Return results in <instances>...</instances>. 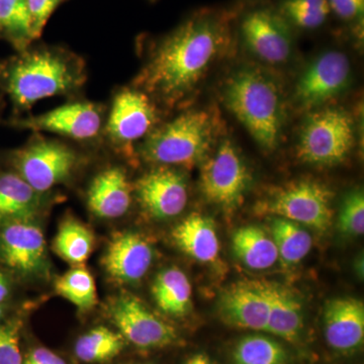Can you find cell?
<instances>
[{
  "label": "cell",
  "instance_id": "obj_1",
  "mask_svg": "<svg viewBox=\"0 0 364 364\" xmlns=\"http://www.w3.org/2000/svg\"><path fill=\"white\" fill-rule=\"evenodd\" d=\"M227 40L223 16L210 13L193 16L163 41L136 85L146 95L176 104L195 90Z\"/></svg>",
  "mask_w": 364,
  "mask_h": 364
},
{
  "label": "cell",
  "instance_id": "obj_2",
  "mask_svg": "<svg viewBox=\"0 0 364 364\" xmlns=\"http://www.w3.org/2000/svg\"><path fill=\"white\" fill-rule=\"evenodd\" d=\"M225 100L260 147L274 150L282 128L279 90L272 80L255 70L235 74L228 82Z\"/></svg>",
  "mask_w": 364,
  "mask_h": 364
},
{
  "label": "cell",
  "instance_id": "obj_3",
  "mask_svg": "<svg viewBox=\"0 0 364 364\" xmlns=\"http://www.w3.org/2000/svg\"><path fill=\"white\" fill-rule=\"evenodd\" d=\"M82 81V69L75 61L58 51L42 49L28 53L14 64L7 88L14 104L28 107L75 90Z\"/></svg>",
  "mask_w": 364,
  "mask_h": 364
},
{
  "label": "cell",
  "instance_id": "obj_4",
  "mask_svg": "<svg viewBox=\"0 0 364 364\" xmlns=\"http://www.w3.org/2000/svg\"><path fill=\"white\" fill-rule=\"evenodd\" d=\"M214 119L205 111H191L151 134L142 147L147 161L191 167L202 161L214 138Z\"/></svg>",
  "mask_w": 364,
  "mask_h": 364
},
{
  "label": "cell",
  "instance_id": "obj_5",
  "mask_svg": "<svg viewBox=\"0 0 364 364\" xmlns=\"http://www.w3.org/2000/svg\"><path fill=\"white\" fill-rule=\"evenodd\" d=\"M354 140L353 119L346 112L321 109L311 114L301 128L298 156L309 164L332 166L350 154Z\"/></svg>",
  "mask_w": 364,
  "mask_h": 364
},
{
  "label": "cell",
  "instance_id": "obj_6",
  "mask_svg": "<svg viewBox=\"0 0 364 364\" xmlns=\"http://www.w3.org/2000/svg\"><path fill=\"white\" fill-rule=\"evenodd\" d=\"M332 191L310 179L287 183L259 203L257 212L325 232L332 224Z\"/></svg>",
  "mask_w": 364,
  "mask_h": 364
},
{
  "label": "cell",
  "instance_id": "obj_7",
  "mask_svg": "<svg viewBox=\"0 0 364 364\" xmlns=\"http://www.w3.org/2000/svg\"><path fill=\"white\" fill-rule=\"evenodd\" d=\"M250 174L231 141H224L214 156L200 169V186L205 200L224 210H234L243 203Z\"/></svg>",
  "mask_w": 364,
  "mask_h": 364
},
{
  "label": "cell",
  "instance_id": "obj_8",
  "mask_svg": "<svg viewBox=\"0 0 364 364\" xmlns=\"http://www.w3.org/2000/svg\"><path fill=\"white\" fill-rule=\"evenodd\" d=\"M109 313L122 336L140 348H161L177 341L176 329L131 294L112 299Z\"/></svg>",
  "mask_w": 364,
  "mask_h": 364
},
{
  "label": "cell",
  "instance_id": "obj_9",
  "mask_svg": "<svg viewBox=\"0 0 364 364\" xmlns=\"http://www.w3.org/2000/svg\"><path fill=\"white\" fill-rule=\"evenodd\" d=\"M77 158L74 151L55 141L39 140L18 151L16 157L20 176L37 193H44L73 171Z\"/></svg>",
  "mask_w": 364,
  "mask_h": 364
},
{
  "label": "cell",
  "instance_id": "obj_10",
  "mask_svg": "<svg viewBox=\"0 0 364 364\" xmlns=\"http://www.w3.org/2000/svg\"><path fill=\"white\" fill-rule=\"evenodd\" d=\"M350 75V61L346 55L337 51L326 52L299 78L294 100L303 109H315L344 91Z\"/></svg>",
  "mask_w": 364,
  "mask_h": 364
},
{
  "label": "cell",
  "instance_id": "obj_11",
  "mask_svg": "<svg viewBox=\"0 0 364 364\" xmlns=\"http://www.w3.org/2000/svg\"><path fill=\"white\" fill-rule=\"evenodd\" d=\"M139 202L151 215L169 219L181 214L188 203V184L181 172L170 168L155 169L136 183Z\"/></svg>",
  "mask_w": 364,
  "mask_h": 364
},
{
  "label": "cell",
  "instance_id": "obj_12",
  "mask_svg": "<svg viewBox=\"0 0 364 364\" xmlns=\"http://www.w3.org/2000/svg\"><path fill=\"white\" fill-rule=\"evenodd\" d=\"M156 123V111L146 93L123 90L114 97L107 130L116 143L134 142L147 135Z\"/></svg>",
  "mask_w": 364,
  "mask_h": 364
},
{
  "label": "cell",
  "instance_id": "obj_13",
  "mask_svg": "<svg viewBox=\"0 0 364 364\" xmlns=\"http://www.w3.org/2000/svg\"><path fill=\"white\" fill-rule=\"evenodd\" d=\"M0 254L9 267L23 273H36L45 267L44 234L32 220L4 225L0 232Z\"/></svg>",
  "mask_w": 364,
  "mask_h": 364
},
{
  "label": "cell",
  "instance_id": "obj_14",
  "mask_svg": "<svg viewBox=\"0 0 364 364\" xmlns=\"http://www.w3.org/2000/svg\"><path fill=\"white\" fill-rule=\"evenodd\" d=\"M222 320L232 327L265 331L268 303L259 282H240L225 289L219 299Z\"/></svg>",
  "mask_w": 364,
  "mask_h": 364
},
{
  "label": "cell",
  "instance_id": "obj_15",
  "mask_svg": "<svg viewBox=\"0 0 364 364\" xmlns=\"http://www.w3.org/2000/svg\"><path fill=\"white\" fill-rule=\"evenodd\" d=\"M244 40L260 59L279 64L291 54V41L286 21L269 11L248 14L242 23Z\"/></svg>",
  "mask_w": 364,
  "mask_h": 364
},
{
  "label": "cell",
  "instance_id": "obj_16",
  "mask_svg": "<svg viewBox=\"0 0 364 364\" xmlns=\"http://www.w3.org/2000/svg\"><path fill=\"white\" fill-rule=\"evenodd\" d=\"M21 126L31 130L59 134L75 140H87L100 132L102 114L90 102H73L26 119L21 122Z\"/></svg>",
  "mask_w": 364,
  "mask_h": 364
},
{
  "label": "cell",
  "instance_id": "obj_17",
  "mask_svg": "<svg viewBox=\"0 0 364 364\" xmlns=\"http://www.w3.org/2000/svg\"><path fill=\"white\" fill-rule=\"evenodd\" d=\"M153 261L149 242L133 232L117 234L104 256V267L114 279L133 284L145 277Z\"/></svg>",
  "mask_w": 364,
  "mask_h": 364
},
{
  "label": "cell",
  "instance_id": "obj_18",
  "mask_svg": "<svg viewBox=\"0 0 364 364\" xmlns=\"http://www.w3.org/2000/svg\"><path fill=\"white\" fill-rule=\"evenodd\" d=\"M326 341L334 350L352 352L364 339V305L353 298L329 301L324 311Z\"/></svg>",
  "mask_w": 364,
  "mask_h": 364
},
{
  "label": "cell",
  "instance_id": "obj_19",
  "mask_svg": "<svg viewBox=\"0 0 364 364\" xmlns=\"http://www.w3.org/2000/svg\"><path fill=\"white\" fill-rule=\"evenodd\" d=\"M268 303L267 332L296 343L304 327L301 301L287 287L272 282H259Z\"/></svg>",
  "mask_w": 364,
  "mask_h": 364
},
{
  "label": "cell",
  "instance_id": "obj_20",
  "mask_svg": "<svg viewBox=\"0 0 364 364\" xmlns=\"http://www.w3.org/2000/svg\"><path fill=\"white\" fill-rule=\"evenodd\" d=\"M131 183L123 170L112 167L100 172L91 182L87 203L91 212L105 219H116L128 212Z\"/></svg>",
  "mask_w": 364,
  "mask_h": 364
},
{
  "label": "cell",
  "instance_id": "obj_21",
  "mask_svg": "<svg viewBox=\"0 0 364 364\" xmlns=\"http://www.w3.org/2000/svg\"><path fill=\"white\" fill-rule=\"evenodd\" d=\"M172 238L181 251L202 263L219 257L220 242L214 223L200 214L188 215L172 232Z\"/></svg>",
  "mask_w": 364,
  "mask_h": 364
},
{
  "label": "cell",
  "instance_id": "obj_22",
  "mask_svg": "<svg viewBox=\"0 0 364 364\" xmlns=\"http://www.w3.org/2000/svg\"><path fill=\"white\" fill-rule=\"evenodd\" d=\"M38 193L20 176L0 173V225L32 220L40 205Z\"/></svg>",
  "mask_w": 364,
  "mask_h": 364
},
{
  "label": "cell",
  "instance_id": "obj_23",
  "mask_svg": "<svg viewBox=\"0 0 364 364\" xmlns=\"http://www.w3.org/2000/svg\"><path fill=\"white\" fill-rule=\"evenodd\" d=\"M232 247L235 255L251 269H268L279 260L272 237L256 226L237 230L232 239Z\"/></svg>",
  "mask_w": 364,
  "mask_h": 364
},
{
  "label": "cell",
  "instance_id": "obj_24",
  "mask_svg": "<svg viewBox=\"0 0 364 364\" xmlns=\"http://www.w3.org/2000/svg\"><path fill=\"white\" fill-rule=\"evenodd\" d=\"M157 306L168 315H186L191 306V284L186 273L176 267L163 270L157 275L152 287Z\"/></svg>",
  "mask_w": 364,
  "mask_h": 364
},
{
  "label": "cell",
  "instance_id": "obj_25",
  "mask_svg": "<svg viewBox=\"0 0 364 364\" xmlns=\"http://www.w3.org/2000/svg\"><path fill=\"white\" fill-rule=\"evenodd\" d=\"M272 233L279 259L287 267L298 264L310 253L313 239L301 225L275 217L272 224Z\"/></svg>",
  "mask_w": 364,
  "mask_h": 364
},
{
  "label": "cell",
  "instance_id": "obj_26",
  "mask_svg": "<svg viewBox=\"0 0 364 364\" xmlns=\"http://www.w3.org/2000/svg\"><path fill=\"white\" fill-rule=\"evenodd\" d=\"M95 237L82 223L74 219L65 220L59 228L54 241L56 252L74 265H81L92 253Z\"/></svg>",
  "mask_w": 364,
  "mask_h": 364
},
{
  "label": "cell",
  "instance_id": "obj_27",
  "mask_svg": "<svg viewBox=\"0 0 364 364\" xmlns=\"http://www.w3.org/2000/svg\"><path fill=\"white\" fill-rule=\"evenodd\" d=\"M289 355L279 342L264 335H248L235 346L234 364H287Z\"/></svg>",
  "mask_w": 364,
  "mask_h": 364
},
{
  "label": "cell",
  "instance_id": "obj_28",
  "mask_svg": "<svg viewBox=\"0 0 364 364\" xmlns=\"http://www.w3.org/2000/svg\"><path fill=\"white\" fill-rule=\"evenodd\" d=\"M124 337L109 328L97 327L82 335L75 344V354L83 363H95L114 358L124 348Z\"/></svg>",
  "mask_w": 364,
  "mask_h": 364
},
{
  "label": "cell",
  "instance_id": "obj_29",
  "mask_svg": "<svg viewBox=\"0 0 364 364\" xmlns=\"http://www.w3.org/2000/svg\"><path fill=\"white\" fill-rule=\"evenodd\" d=\"M57 294L80 310H90L97 305V294L95 279L83 267H76L64 273L55 284Z\"/></svg>",
  "mask_w": 364,
  "mask_h": 364
},
{
  "label": "cell",
  "instance_id": "obj_30",
  "mask_svg": "<svg viewBox=\"0 0 364 364\" xmlns=\"http://www.w3.org/2000/svg\"><path fill=\"white\" fill-rule=\"evenodd\" d=\"M0 26L20 44L33 40L26 0H0Z\"/></svg>",
  "mask_w": 364,
  "mask_h": 364
},
{
  "label": "cell",
  "instance_id": "obj_31",
  "mask_svg": "<svg viewBox=\"0 0 364 364\" xmlns=\"http://www.w3.org/2000/svg\"><path fill=\"white\" fill-rule=\"evenodd\" d=\"M339 229L348 236L358 237L364 232V196L361 191H352L345 196L340 208Z\"/></svg>",
  "mask_w": 364,
  "mask_h": 364
},
{
  "label": "cell",
  "instance_id": "obj_32",
  "mask_svg": "<svg viewBox=\"0 0 364 364\" xmlns=\"http://www.w3.org/2000/svg\"><path fill=\"white\" fill-rule=\"evenodd\" d=\"M16 325L0 326V364H23Z\"/></svg>",
  "mask_w": 364,
  "mask_h": 364
},
{
  "label": "cell",
  "instance_id": "obj_33",
  "mask_svg": "<svg viewBox=\"0 0 364 364\" xmlns=\"http://www.w3.org/2000/svg\"><path fill=\"white\" fill-rule=\"evenodd\" d=\"M61 0H26L33 40L37 39L44 30L50 16L59 6Z\"/></svg>",
  "mask_w": 364,
  "mask_h": 364
},
{
  "label": "cell",
  "instance_id": "obj_34",
  "mask_svg": "<svg viewBox=\"0 0 364 364\" xmlns=\"http://www.w3.org/2000/svg\"><path fill=\"white\" fill-rule=\"evenodd\" d=\"M330 9L344 20H353L363 16L364 0H328Z\"/></svg>",
  "mask_w": 364,
  "mask_h": 364
},
{
  "label": "cell",
  "instance_id": "obj_35",
  "mask_svg": "<svg viewBox=\"0 0 364 364\" xmlns=\"http://www.w3.org/2000/svg\"><path fill=\"white\" fill-rule=\"evenodd\" d=\"M284 11H304V13L329 14L330 6L328 0H287Z\"/></svg>",
  "mask_w": 364,
  "mask_h": 364
},
{
  "label": "cell",
  "instance_id": "obj_36",
  "mask_svg": "<svg viewBox=\"0 0 364 364\" xmlns=\"http://www.w3.org/2000/svg\"><path fill=\"white\" fill-rule=\"evenodd\" d=\"M23 364H66L59 355L47 348L35 349Z\"/></svg>",
  "mask_w": 364,
  "mask_h": 364
},
{
  "label": "cell",
  "instance_id": "obj_37",
  "mask_svg": "<svg viewBox=\"0 0 364 364\" xmlns=\"http://www.w3.org/2000/svg\"><path fill=\"white\" fill-rule=\"evenodd\" d=\"M186 364H213V363L207 354L198 353L189 358Z\"/></svg>",
  "mask_w": 364,
  "mask_h": 364
},
{
  "label": "cell",
  "instance_id": "obj_38",
  "mask_svg": "<svg viewBox=\"0 0 364 364\" xmlns=\"http://www.w3.org/2000/svg\"><path fill=\"white\" fill-rule=\"evenodd\" d=\"M7 294H9V287H7L6 279L0 272V304L6 299Z\"/></svg>",
  "mask_w": 364,
  "mask_h": 364
},
{
  "label": "cell",
  "instance_id": "obj_39",
  "mask_svg": "<svg viewBox=\"0 0 364 364\" xmlns=\"http://www.w3.org/2000/svg\"><path fill=\"white\" fill-rule=\"evenodd\" d=\"M1 315H2V309H1V306H0V318H1Z\"/></svg>",
  "mask_w": 364,
  "mask_h": 364
},
{
  "label": "cell",
  "instance_id": "obj_40",
  "mask_svg": "<svg viewBox=\"0 0 364 364\" xmlns=\"http://www.w3.org/2000/svg\"><path fill=\"white\" fill-rule=\"evenodd\" d=\"M138 364H143V363H138Z\"/></svg>",
  "mask_w": 364,
  "mask_h": 364
}]
</instances>
